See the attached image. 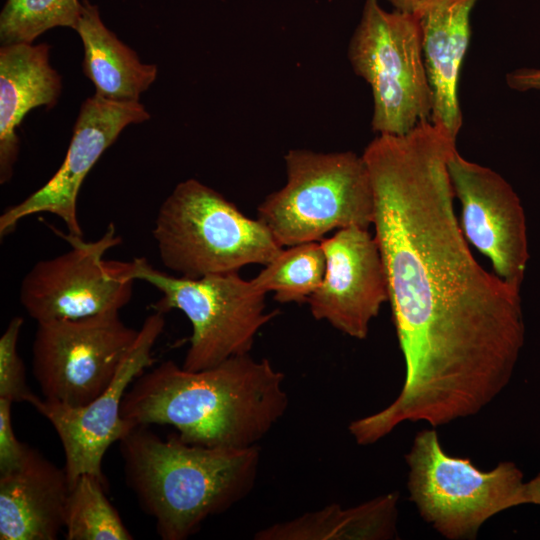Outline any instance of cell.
I'll return each instance as SVG.
<instances>
[{
	"label": "cell",
	"mask_w": 540,
	"mask_h": 540,
	"mask_svg": "<svg viewBox=\"0 0 540 540\" xmlns=\"http://www.w3.org/2000/svg\"><path fill=\"white\" fill-rule=\"evenodd\" d=\"M456 149L425 121L378 134L362 154L405 362L398 396L355 421L365 444L404 422L436 428L478 414L509 384L524 344L520 290L476 261L455 215L447 163Z\"/></svg>",
	"instance_id": "6da1fadb"
},
{
	"label": "cell",
	"mask_w": 540,
	"mask_h": 540,
	"mask_svg": "<svg viewBox=\"0 0 540 540\" xmlns=\"http://www.w3.org/2000/svg\"><path fill=\"white\" fill-rule=\"evenodd\" d=\"M284 374L250 353L197 371L167 360L125 393L121 416L132 428L173 426L184 442L222 448L258 445L284 417Z\"/></svg>",
	"instance_id": "7a4b0ae2"
},
{
	"label": "cell",
	"mask_w": 540,
	"mask_h": 540,
	"mask_svg": "<svg viewBox=\"0 0 540 540\" xmlns=\"http://www.w3.org/2000/svg\"><path fill=\"white\" fill-rule=\"evenodd\" d=\"M119 442L126 482L163 540L188 539L209 517L246 498L256 484L258 445H194L177 433L162 439L145 425L132 428Z\"/></svg>",
	"instance_id": "3957f363"
},
{
	"label": "cell",
	"mask_w": 540,
	"mask_h": 540,
	"mask_svg": "<svg viewBox=\"0 0 540 540\" xmlns=\"http://www.w3.org/2000/svg\"><path fill=\"white\" fill-rule=\"evenodd\" d=\"M152 233L163 265L186 278L265 265L283 249L258 219L193 178L163 201Z\"/></svg>",
	"instance_id": "277c9868"
},
{
	"label": "cell",
	"mask_w": 540,
	"mask_h": 540,
	"mask_svg": "<svg viewBox=\"0 0 540 540\" xmlns=\"http://www.w3.org/2000/svg\"><path fill=\"white\" fill-rule=\"evenodd\" d=\"M286 183L258 206L257 219L280 246L321 241L332 230L373 224L374 193L368 167L352 151L290 149Z\"/></svg>",
	"instance_id": "5b68a950"
},
{
	"label": "cell",
	"mask_w": 540,
	"mask_h": 540,
	"mask_svg": "<svg viewBox=\"0 0 540 540\" xmlns=\"http://www.w3.org/2000/svg\"><path fill=\"white\" fill-rule=\"evenodd\" d=\"M409 499L448 540H474L493 516L526 504L523 473L510 461L489 471L446 453L435 428L419 431L404 456Z\"/></svg>",
	"instance_id": "8992f818"
},
{
	"label": "cell",
	"mask_w": 540,
	"mask_h": 540,
	"mask_svg": "<svg viewBox=\"0 0 540 540\" xmlns=\"http://www.w3.org/2000/svg\"><path fill=\"white\" fill-rule=\"evenodd\" d=\"M347 55L371 88L374 132L402 135L430 121L433 94L413 12L387 11L378 0H365Z\"/></svg>",
	"instance_id": "52a82bcc"
},
{
	"label": "cell",
	"mask_w": 540,
	"mask_h": 540,
	"mask_svg": "<svg viewBox=\"0 0 540 540\" xmlns=\"http://www.w3.org/2000/svg\"><path fill=\"white\" fill-rule=\"evenodd\" d=\"M136 280L160 293L152 305L165 314L176 309L192 325L190 344L182 367L197 371L239 355L249 354L260 329L277 312H266V293L239 271L201 278L173 276L154 268L145 258H134Z\"/></svg>",
	"instance_id": "ba28073f"
},
{
	"label": "cell",
	"mask_w": 540,
	"mask_h": 540,
	"mask_svg": "<svg viewBox=\"0 0 540 540\" xmlns=\"http://www.w3.org/2000/svg\"><path fill=\"white\" fill-rule=\"evenodd\" d=\"M138 332L119 311L37 322L32 370L43 398L70 407L91 402L111 384Z\"/></svg>",
	"instance_id": "9c48e42d"
},
{
	"label": "cell",
	"mask_w": 540,
	"mask_h": 540,
	"mask_svg": "<svg viewBox=\"0 0 540 540\" xmlns=\"http://www.w3.org/2000/svg\"><path fill=\"white\" fill-rule=\"evenodd\" d=\"M71 249L38 261L20 284L19 300L36 322L120 311L132 296L135 261L105 259L122 238L110 223L97 240L64 236Z\"/></svg>",
	"instance_id": "30bf717a"
},
{
	"label": "cell",
	"mask_w": 540,
	"mask_h": 540,
	"mask_svg": "<svg viewBox=\"0 0 540 540\" xmlns=\"http://www.w3.org/2000/svg\"><path fill=\"white\" fill-rule=\"evenodd\" d=\"M164 327L161 312L154 311L145 319L113 381L91 402L70 407L41 398L35 405L59 436L69 487L85 473L106 480L102 460L107 449L132 429L121 416L125 393L132 382L155 363L152 350Z\"/></svg>",
	"instance_id": "8fae6325"
},
{
	"label": "cell",
	"mask_w": 540,
	"mask_h": 540,
	"mask_svg": "<svg viewBox=\"0 0 540 540\" xmlns=\"http://www.w3.org/2000/svg\"><path fill=\"white\" fill-rule=\"evenodd\" d=\"M454 196L461 204V229L486 256L495 274L520 290L529 260L527 226L520 198L496 171L462 157L447 163Z\"/></svg>",
	"instance_id": "7c38bea8"
},
{
	"label": "cell",
	"mask_w": 540,
	"mask_h": 540,
	"mask_svg": "<svg viewBox=\"0 0 540 540\" xmlns=\"http://www.w3.org/2000/svg\"><path fill=\"white\" fill-rule=\"evenodd\" d=\"M149 118L139 101H114L97 94L87 98L80 108L62 165L41 188L3 211L0 236L11 233L25 217L50 213L64 222L68 235L83 237L77 199L85 177L125 127Z\"/></svg>",
	"instance_id": "4fadbf2b"
},
{
	"label": "cell",
	"mask_w": 540,
	"mask_h": 540,
	"mask_svg": "<svg viewBox=\"0 0 540 540\" xmlns=\"http://www.w3.org/2000/svg\"><path fill=\"white\" fill-rule=\"evenodd\" d=\"M324 278L307 303L312 316L357 340L369 334L371 321L389 301L388 282L378 243L368 229H339L320 241Z\"/></svg>",
	"instance_id": "5bb4252c"
},
{
	"label": "cell",
	"mask_w": 540,
	"mask_h": 540,
	"mask_svg": "<svg viewBox=\"0 0 540 540\" xmlns=\"http://www.w3.org/2000/svg\"><path fill=\"white\" fill-rule=\"evenodd\" d=\"M480 0H420L412 11L421 33L433 94L430 121L457 140L463 123L460 71L471 39V13Z\"/></svg>",
	"instance_id": "9a60e30c"
},
{
	"label": "cell",
	"mask_w": 540,
	"mask_h": 540,
	"mask_svg": "<svg viewBox=\"0 0 540 540\" xmlns=\"http://www.w3.org/2000/svg\"><path fill=\"white\" fill-rule=\"evenodd\" d=\"M69 490L65 469L29 447L19 467L0 476V539H57Z\"/></svg>",
	"instance_id": "2e32d148"
},
{
	"label": "cell",
	"mask_w": 540,
	"mask_h": 540,
	"mask_svg": "<svg viewBox=\"0 0 540 540\" xmlns=\"http://www.w3.org/2000/svg\"><path fill=\"white\" fill-rule=\"evenodd\" d=\"M46 43L4 44L0 48V183H7L19 154L16 129L26 114L57 102L62 81L49 64Z\"/></svg>",
	"instance_id": "e0dca14e"
},
{
	"label": "cell",
	"mask_w": 540,
	"mask_h": 540,
	"mask_svg": "<svg viewBox=\"0 0 540 540\" xmlns=\"http://www.w3.org/2000/svg\"><path fill=\"white\" fill-rule=\"evenodd\" d=\"M83 48V73L94 84L97 95L114 101H139L157 78L154 64L142 63L103 23L98 7L87 0L74 28Z\"/></svg>",
	"instance_id": "ac0fdd59"
},
{
	"label": "cell",
	"mask_w": 540,
	"mask_h": 540,
	"mask_svg": "<svg viewBox=\"0 0 540 540\" xmlns=\"http://www.w3.org/2000/svg\"><path fill=\"white\" fill-rule=\"evenodd\" d=\"M397 492L344 508L332 503L258 530L256 540H390L398 536Z\"/></svg>",
	"instance_id": "d6986e66"
},
{
	"label": "cell",
	"mask_w": 540,
	"mask_h": 540,
	"mask_svg": "<svg viewBox=\"0 0 540 540\" xmlns=\"http://www.w3.org/2000/svg\"><path fill=\"white\" fill-rule=\"evenodd\" d=\"M251 279L264 293L273 292L280 303H304L320 286L326 257L320 241L289 246Z\"/></svg>",
	"instance_id": "ffe728a7"
},
{
	"label": "cell",
	"mask_w": 540,
	"mask_h": 540,
	"mask_svg": "<svg viewBox=\"0 0 540 540\" xmlns=\"http://www.w3.org/2000/svg\"><path fill=\"white\" fill-rule=\"evenodd\" d=\"M107 482L80 475L70 487L64 528L67 540H132L119 513L106 496Z\"/></svg>",
	"instance_id": "44dd1931"
},
{
	"label": "cell",
	"mask_w": 540,
	"mask_h": 540,
	"mask_svg": "<svg viewBox=\"0 0 540 540\" xmlns=\"http://www.w3.org/2000/svg\"><path fill=\"white\" fill-rule=\"evenodd\" d=\"M81 8L79 0H7L0 14L1 43H32L54 27L74 29Z\"/></svg>",
	"instance_id": "7402d4cb"
},
{
	"label": "cell",
	"mask_w": 540,
	"mask_h": 540,
	"mask_svg": "<svg viewBox=\"0 0 540 540\" xmlns=\"http://www.w3.org/2000/svg\"><path fill=\"white\" fill-rule=\"evenodd\" d=\"M23 323L22 317H13L0 337V398L35 407L41 398L27 384L25 366L17 351Z\"/></svg>",
	"instance_id": "603a6c76"
},
{
	"label": "cell",
	"mask_w": 540,
	"mask_h": 540,
	"mask_svg": "<svg viewBox=\"0 0 540 540\" xmlns=\"http://www.w3.org/2000/svg\"><path fill=\"white\" fill-rule=\"evenodd\" d=\"M13 402L0 398V476L16 470L23 462L29 446L20 442L13 430Z\"/></svg>",
	"instance_id": "cb8c5ba5"
},
{
	"label": "cell",
	"mask_w": 540,
	"mask_h": 540,
	"mask_svg": "<svg viewBox=\"0 0 540 540\" xmlns=\"http://www.w3.org/2000/svg\"><path fill=\"white\" fill-rule=\"evenodd\" d=\"M507 85L517 91L540 90L539 68H518L506 75Z\"/></svg>",
	"instance_id": "d4e9b609"
},
{
	"label": "cell",
	"mask_w": 540,
	"mask_h": 540,
	"mask_svg": "<svg viewBox=\"0 0 540 540\" xmlns=\"http://www.w3.org/2000/svg\"><path fill=\"white\" fill-rule=\"evenodd\" d=\"M525 500L526 504L540 506V473L530 481L525 482Z\"/></svg>",
	"instance_id": "484cf974"
},
{
	"label": "cell",
	"mask_w": 540,
	"mask_h": 540,
	"mask_svg": "<svg viewBox=\"0 0 540 540\" xmlns=\"http://www.w3.org/2000/svg\"><path fill=\"white\" fill-rule=\"evenodd\" d=\"M395 9L405 12H412L420 0H387Z\"/></svg>",
	"instance_id": "4316f807"
}]
</instances>
